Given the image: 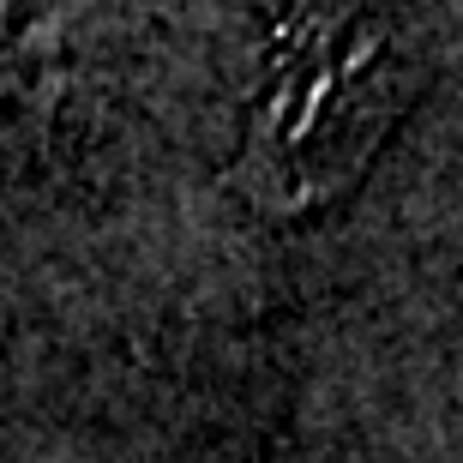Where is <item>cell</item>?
<instances>
[{
    "mask_svg": "<svg viewBox=\"0 0 463 463\" xmlns=\"http://www.w3.org/2000/svg\"><path fill=\"white\" fill-rule=\"evenodd\" d=\"M433 0H283L253 90L247 175L277 211L349 187L433 54Z\"/></svg>",
    "mask_w": 463,
    "mask_h": 463,
    "instance_id": "obj_1",
    "label": "cell"
}]
</instances>
